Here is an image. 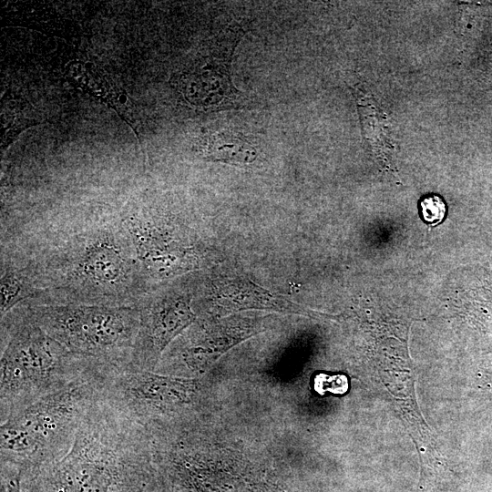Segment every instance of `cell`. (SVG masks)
I'll return each mask as SVG.
<instances>
[{
    "mask_svg": "<svg viewBox=\"0 0 492 492\" xmlns=\"http://www.w3.org/2000/svg\"><path fill=\"white\" fill-rule=\"evenodd\" d=\"M26 312L72 354L112 368L128 367L140 324L136 305L69 302L33 306Z\"/></svg>",
    "mask_w": 492,
    "mask_h": 492,
    "instance_id": "cell-3",
    "label": "cell"
},
{
    "mask_svg": "<svg viewBox=\"0 0 492 492\" xmlns=\"http://www.w3.org/2000/svg\"><path fill=\"white\" fill-rule=\"evenodd\" d=\"M198 151L207 161L229 164H249L255 160L254 147L241 136L228 132H216L198 142Z\"/></svg>",
    "mask_w": 492,
    "mask_h": 492,
    "instance_id": "cell-12",
    "label": "cell"
},
{
    "mask_svg": "<svg viewBox=\"0 0 492 492\" xmlns=\"http://www.w3.org/2000/svg\"><path fill=\"white\" fill-rule=\"evenodd\" d=\"M35 282L23 271L5 265L1 271V317L36 292Z\"/></svg>",
    "mask_w": 492,
    "mask_h": 492,
    "instance_id": "cell-13",
    "label": "cell"
},
{
    "mask_svg": "<svg viewBox=\"0 0 492 492\" xmlns=\"http://www.w3.org/2000/svg\"><path fill=\"white\" fill-rule=\"evenodd\" d=\"M209 313L224 316L243 310H262L283 313L312 315L313 313L291 300L251 282L234 275L211 280L205 295Z\"/></svg>",
    "mask_w": 492,
    "mask_h": 492,
    "instance_id": "cell-10",
    "label": "cell"
},
{
    "mask_svg": "<svg viewBox=\"0 0 492 492\" xmlns=\"http://www.w3.org/2000/svg\"><path fill=\"white\" fill-rule=\"evenodd\" d=\"M66 72L72 85L112 108L136 131L139 140L133 104L105 71L89 62L73 61Z\"/></svg>",
    "mask_w": 492,
    "mask_h": 492,
    "instance_id": "cell-11",
    "label": "cell"
},
{
    "mask_svg": "<svg viewBox=\"0 0 492 492\" xmlns=\"http://www.w3.org/2000/svg\"><path fill=\"white\" fill-rule=\"evenodd\" d=\"M192 296L186 292L167 289L141 299L136 306L140 324L126 369L155 371L164 351L197 320Z\"/></svg>",
    "mask_w": 492,
    "mask_h": 492,
    "instance_id": "cell-6",
    "label": "cell"
},
{
    "mask_svg": "<svg viewBox=\"0 0 492 492\" xmlns=\"http://www.w3.org/2000/svg\"><path fill=\"white\" fill-rule=\"evenodd\" d=\"M124 238L106 230L80 238L65 267L69 286L91 297L119 294L141 272L137 258L131 255L130 241Z\"/></svg>",
    "mask_w": 492,
    "mask_h": 492,
    "instance_id": "cell-5",
    "label": "cell"
},
{
    "mask_svg": "<svg viewBox=\"0 0 492 492\" xmlns=\"http://www.w3.org/2000/svg\"><path fill=\"white\" fill-rule=\"evenodd\" d=\"M243 31L240 27L222 32L218 55L206 58L203 65L184 72L179 90L186 100L205 110L222 109L236 104L238 92L230 77L232 52Z\"/></svg>",
    "mask_w": 492,
    "mask_h": 492,
    "instance_id": "cell-8",
    "label": "cell"
},
{
    "mask_svg": "<svg viewBox=\"0 0 492 492\" xmlns=\"http://www.w3.org/2000/svg\"><path fill=\"white\" fill-rule=\"evenodd\" d=\"M142 274L165 279L197 266L194 248L176 237L165 222L132 214L123 223Z\"/></svg>",
    "mask_w": 492,
    "mask_h": 492,
    "instance_id": "cell-7",
    "label": "cell"
},
{
    "mask_svg": "<svg viewBox=\"0 0 492 492\" xmlns=\"http://www.w3.org/2000/svg\"><path fill=\"white\" fill-rule=\"evenodd\" d=\"M23 472L20 466L1 461V492H22Z\"/></svg>",
    "mask_w": 492,
    "mask_h": 492,
    "instance_id": "cell-15",
    "label": "cell"
},
{
    "mask_svg": "<svg viewBox=\"0 0 492 492\" xmlns=\"http://www.w3.org/2000/svg\"><path fill=\"white\" fill-rule=\"evenodd\" d=\"M0 420L57 392L102 365L72 354L27 312L2 322Z\"/></svg>",
    "mask_w": 492,
    "mask_h": 492,
    "instance_id": "cell-1",
    "label": "cell"
},
{
    "mask_svg": "<svg viewBox=\"0 0 492 492\" xmlns=\"http://www.w3.org/2000/svg\"><path fill=\"white\" fill-rule=\"evenodd\" d=\"M202 382L196 377L155 371L110 368L100 387V398L145 429L189 412L200 401Z\"/></svg>",
    "mask_w": 492,
    "mask_h": 492,
    "instance_id": "cell-4",
    "label": "cell"
},
{
    "mask_svg": "<svg viewBox=\"0 0 492 492\" xmlns=\"http://www.w3.org/2000/svg\"><path fill=\"white\" fill-rule=\"evenodd\" d=\"M108 369L98 366L1 422V461L13 463L25 472L67 454L83 416L99 397Z\"/></svg>",
    "mask_w": 492,
    "mask_h": 492,
    "instance_id": "cell-2",
    "label": "cell"
},
{
    "mask_svg": "<svg viewBox=\"0 0 492 492\" xmlns=\"http://www.w3.org/2000/svg\"><path fill=\"white\" fill-rule=\"evenodd\" d=\"M265 329L261 320L244 316L200 322L184 336L179 363L192 374H202L232 346Z\"/></svg>",
    "mask_w": 492,
    "mask_h": 492,
    "instance_id": "cell-9",
    "label": "cell"
},
{
    "mask_svg": "<svg viewBox=\"0 0 492 492\" xmlns=\"http://www.w3.org/2000/svg\"><path fill=\"white\" fill-rule=\"evenodd\" d=\"M420 210L425 221L436 225L444 220L446 207L439 196L428 195L420 201Z\"/></svg>",
    "mask_w": 492,
    "mask_h": 492,
    "instance_id": "cell-14",
    "label": "cell"
}]
</instances>
